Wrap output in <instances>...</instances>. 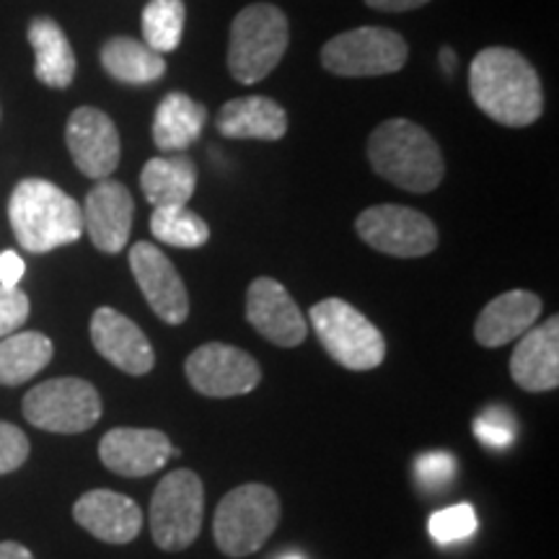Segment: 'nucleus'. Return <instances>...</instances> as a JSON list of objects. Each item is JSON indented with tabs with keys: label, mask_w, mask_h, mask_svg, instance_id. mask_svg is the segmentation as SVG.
I'll return each instance as SVG.
<instances>
[{
	"label": "nucleus",
	"mask_w": 559,
	"mask_h": 559,
	"mask_svg": "<svg viewBox=\"0 0 559 559\" xmlns=\"http://www.w3.org/2000/svg\"><path fill=\"white\" fill-rule=\"evenodd\" d=\"M469 91L489 120L506 128H528L544 111L539 73L510 47H487L472 60Z\"/></svg>",
	"instance_id": "1"
},
{
	"label": "nucleus",
	"mask_w": 559,
	"mask_h": 559,
	"mask_svg": "<svg viewBox=\"0 0 559 559\" xmlns=\"http://www.w3.org/2000/svg\"><path fill=\"white\" fill-rule=\"evenodd\" d=\"M368 160L379 177L412 194L432 192L445 174L436 140L409 120H386L370 132Z\"/></svg>",
	"instance_id": "2"
},
{
	"label": "nucleus",
	"mask_w": 559,
	"mask_h": 559,
	"mask_svg": "<svg viewBox=\"0 0 559 559\" xmlns=\"http://www.w3.org/2000/svg\"><path fill=\"white\" fill-rule=\"evenodd\" d=\"M9 221L16 241L32 254L68 247L83 234L81 205L47 179L19 181L9 200Z\"/></svg>",
	"instance_id": "3"
},
{
	"label": "nucleus",
	"mask_w": 559,
	"mask_h": 559,
	"mask_svg": "<svg viewBox=\"0 0 559 559\" xmlns=\"http://www.w3.org/2000/svg\"><path fill=\"white\" fill-rule=\"evenodd\" d=\"M288 50V19L272 3L247 5L230 24L228 70L239 83H260Z\"/></svg>",
	"instance_id": "4"
},
{
	"label": "nucleus",
	"mask_w": 559,
	"mask_h": 559,
	"mask_svg": "<svg viewBox=\"0 0 559 559\" xmlns=\"http://www.w3.org/2000/svg\"><path fill=\"white\" fill-rule=\"evenodd\" d=\"M280 523V498L267 485L230 489L215 510L213 536L223 555L249 557L260 551Z\"/></svg>",
	"instance_id": "5"
},
{
	"label": "nucleus",
	"mask_w": 559,
	"mask_h": 559,
	"mask_svg": "<svg viewBox=\"0 0 559 559\" xmlns=\"http://www.w3.org/2000/svg\"><path fill=\"white\" fill-rule=\"evenodd\" d=\"M311 324L334 362L347 370H373L386 358V340L362 311L342 298H326L311 309Z\"/></svg>",
	"instance_id": "6"
},
{
	"label": "nucleus",
	"mask_w": 559,
	"mask_h": 559,
	"mask_svg": "<svg viewBox=\"0 0 559 559\" xmlns=\"http://www.w3.org/2000/svg\"><path fill=\"white\" fill-rule=\"evenodd\" d=\"M205 513V487L190 469H177L158 481L151 498V534L164 551H181L198 539Z\"/></svg>",
	"instance_id": "7"
},
{
	"label": "nucleus",
	"mask_w": 559,
	"mask_h": 559,
	"mask_svg": "<svg viewBox=\"0 0 559 559\" xmlns=\"http://www.w3.org/2000/svg\"><path fill=\"white\" fill-rule=\"evenodd\" d=\"M407 55L402 34L383 26H360L326 41L321 47V66L342 79H373L402 70Z\"/></svg>",
	"instance_id": "8"
},
{
	"label": "nucleus",
	"mask_w": 559,
	"mask_h": 559,
	"mask_svg": "<svg viewBox=\"0 0 559 559\" xmlns=\"http://www.w3.org/2000/svg\"><path fill=\"white\" fill-rule=\"evenodd\" d=\"M24 417L34 428L47 432L75 436L99 423L102 400L99 391L83 379H52L34 386L24 396Z\"/></svg>",
	"instance_id": "9"
},
{
	"label": "nucleus",
	"mask_w": 559,
	"mask_h": 559,
	"mask_svg": "<svg viewBox=\"0 0 559 559\" xmlns=\"http://www.w3.org/2000/svg\"><path fill=\"white\" fill-rule=\"evenodd\" d=\"M355 230L370 249L402 260L425 257L438 247V228L428 215L404 205H373L362 210Z\"/></svg>",
	"instance_id": "10"
},
{
	"label": "nucleus",
	"mask_w": 559,
	"mask_h": 559,
	"mask_svg": "<svg viewBox=\"0 0 559 559\" xmlns=\"http://www.w3.org/2000/svg\"><path fill=\"white\" fill-rule=\"evenodd\" d=\"M187 381L192 389L210 400H230L254 391L262 381L260 362L239 347L207 342L194 349L185 362Z\"/></svg>",
	"instance_id": "11"
},
{
	"label": "nucleus",
	"mask_w": 559,
	"mask_h": 559,
	"mask_svg": "<svg viewBox=\"0 0 559 559\" xmlns=\"http://www.w3.org/2000/svg\"><path fill=\"white\" fill-rule=\"evenodd\" d=\"M130 270L156 317L174 326L185 324L190 317V296L169 257L148 241H138L130 247Z\"/></svg>",
	"instance_id": "12"
},
{
	"label": "nucleus",
	"mask_w": 559,
	"mask_h": 559,
	"mask_svg": "<svg viewBox=\"0 0 559 559\" xmlns=\"http://www.w3.org/2000/svg\"><path fill=\"white\" fill-rule=\"evenodd\" d=\"M66 143L83 177L109 179L120 166V132L102 109H75L66 124Z\"/></svg>",
	"instance_id": "13"
},
{
	"label": "nucleus",
	"mask_w": 559,
	"mask_h": 559,
	"mask_svg": "<svg viewBox=\"0 0 559 559\" xmlns=\"http://www.w3.org/2000/svg\"><path fill=\"white\" fill-rule=\"evenodd\" d=\"M83 230H88L94 247L104 254H120L128 247L132 218H135V202L122 181L102 179L86 194L81 205Z\"/></svg>",
	"instance_id": "14"
},
{
	"label": "nucleus",
	"mask_w": 559,
	"mask_h": 559,
	"mask_svg": "<svg viewBox=\"0 0 559 559\" xmlns=\"http://www.w3.org/2000/svg\"><path fill=\"white\" fill-rule=\"evenodd\" d=\"M179 456L166 432L148 428H115L102 438L99 459L109 472L140 479L164 469L166 461Z\"/></svg>",
	"instance_id": "15"
},
{
	"label": "nucleus",
	"mask_w": 559,
	"mask_h": 559,
	"mask_svg": "<svg viewBox=\"0 0 559 559\" xmlns=\"http://www.w3.org/2000/svg\"><path fill=\"white\" fill-rule=\"evenodd\" d=\"M247 319L264 340L277 347H298L309 334L296 300L272 277H257L249 285Z\"/></svg>",
	"instance_id": "16"
},
{
	"label": "nucleus",
	"mask_w": 559,
	"mask_h": 559,
	"mask_svg": "<svg viewBox=\"0 0 559 559\" xmlns=\"http://www.w3.org/2000/svg\"><path fill=\"white\" fill-rule=\"evenodd\" d=\"M91 342L96 353L111 366L120 368L128 376H145L151 373L156 353H153L148 337L140 332L135 321H130L124 313L102 306L94 311L91 319Z\"/></svg>",
	"instance_id": "17"
},
{
	"label": "nucleus",
	"mask_w": 559,
	"mask_h": 559,
	"mask_svg": "<svg viewBox=\"0 0 559 559\" xmlns=\"http://www.w3.org/2000/svg\"><path fill=\"white\" fill-rule=\"evenodd\" d=\"M73 519L91 536L107 544H130L143 528V513L128 495L91 489L73 506Z\"/></svg>",
	"instance_id": "18"
},
{
	"label": "nucleus",
	"mask_w": 559,
	"mask_h": 559,
	"mask_svg": "<svg viewBox=\"0 0 559 559\" xmlns=\"http://www.w3.org/2000/svg\"><path fill=\"white\" fill-rule=\"evenodd\" d=\"M510 376L523 391H551L559 386V319L551 317L542 326L523 334L513 358Z\"/></svg>",
	"instance_id": "19"
},
{
	"label": "nucleus",
	"mask_w": 559,
	"mask_h": 559,
	"mask_svg": "<svg viewBox=\"0 0 559 559\" xmlns=\"http://www.w3.org/2000/svg\"><path fill=\"white\" fill-rule=\"evenodd\" d=\"M544 309L542 298L531 290H508L481 309L474 337L481 347H502L519 340L536 324Z\"/></svg>",
	"instance_id": "20"
},
{
	"label": "nucleus",
	"mask_w": 559,
	"mask_h": 559,
	"mask_svg": "<svg viewBox=\"0 0 559 559\" xmlns=\"http://www.w3.org/2000/svg\"><path fill=\"white\" fill-rule=\"evenodd\" d=\"M218 130L234 140H280L288 132V115L267 96H241L223 104Z\"/></svg>",
	"instance_id": "21"
},
{
	"label": "nucleus",
	"mask_w": 559,
	"mask_h": 559,
	"mask_svg": "<svg viewBox=\"0 0 559 559\" xmlns=\"http://www.w3.org/2000/svg\"><path fill=\"white\" fill-rule=\"evenodd\" d=\"M198 187V166L185 153L151 158L140 171V190L156 207H187Z\"/></svg>",
	"instance_id": "22"
},
{
	"label": "nucleus",
	"mask_w": 559,
	"mask_h": 559,
	"mask_svg": "<svg viewBox=\"0 0 559 559\" xmlns=\"http://www.w3.org/2000/svg\"><path fill=\"white\" fill-rule=\"evenodd\" d=\"M205 122L207 109L200 102L181 94V91L166 94L164 102L158 104L156 117H153V140H156V148L166 153V156L187 151L200 138Z\"/></svg>",
	"instance_id": "23"
},
{
	"label": "nucleus",
	"mask_w": 559,
	"mask_h": 559,
	"mask_svg": "<svg viewBox=\"0 0 559 559\" xmlns=\"http://www.w3.org/2000/svg\"><path fill=\"white\" fill-rule=\"evenodd\" d=\"M29 41L34 47V75L50 88H68L75 79L73 47L60 29L58 21L39 16L29 24Z\"/></svg>",
	"instance_id": "24"
},
{
	"label": "nucleus",
	"mask_w": 559,
	"mask_h": 559,
	"mask_svg": "<svg viewBox=\"0 0 559 559\" xmlns=\"http://www.w3.org/2000/svg\"><path fill=\"white\" fill-rule=\"evenodd\" d=\"M102 66L115 81L145 86L166 73L164 55L153 52L145 41L115 37L102 47Z\"/></svg>",
	"instance_id": "25"
},
{
	"label": "nucleus",
	"mask_w": 559,
	"mask_h": 559,
	"mask_svg": "<svg viewBox=\"0 0 559 559\" xmlns=\"http://www.w3.org/2000/svg\"><path fill=\"white\" fill-rule=\"evenodd\" d=\"M52 355V340L41 332L9 334L0 340V383L21 386L50 366Z\"/></svg>",
	"instance_id": "26"
},
{
	"label": "nucleus",
	"mask_w": 559,
	"mask_h": 559,
	"mask_svg": "<svg viewBox=\"0 0 559 559\" xmlns=\"http://www.w3.org/2000/svg\"><path fill=\"white\" fill-rule=\"evenodd\" d=\"M151 234L169 247L200 249L210 239V226L187 207H156L151 215Z\"/></svg>",
	"instance_id": "27"
},
{
	"label": "nucleus",
	"mask_w": 559,
	"mask_h": 559,
	"mask_svg": "<svg viewBox=\"0 0 559 559\" xmlns=\"http://www.w3.org/2000/svg\"><path fill=\"white\" fill-rule=\"evenodd\" d=\"M185 3L181 0H151L143 9V41L153 52L166 55L181 45Z\"/></svg>",
	"instance_id": "28"
},
{
	"label": "nucleus",
	"mask_w": 559,
	"mask_h": 559,
	"mask_svg": "<svg viewBox=\"0 0 559 559\" xmlns=\"http://www.w3.org/2000/svg\"><path fill=\"white\" fill-rule=\"evenodd\" d=\"M428 528H430V536L438 544H453L461 539H469L474 531H477V513H474L469 502H459V506L432 513Z\"/></svg>",
	"instance_id": "29"
},
{
	"label": "nucleus",
	"mask_w": 559,
	"mask_h": 559,
	"mask_svg": "<svg viewBox=\"0 0 559 559\" xmlns=\"http://www.w3.org/2000/svg\"><path fill=\"white\" fill-rule=\"evenodd\" d=\"M29 296L19 288H5L0 285V340L9 337L29 319Z\"/></svg>",
	"instance_id": "30"
},
{
	"label": "nucleus",
	"mask_w": 559,
	"mask_h": 559,
	"mask_svg": "<svg viewBox=\"0 0 559 559\" xmlns=\"http://www.w3.org/2000/svg\"><path fill=\"white\" fill-rule=\"evenodd\" d=\"M29 459V438L11 423H0V474L16 472Z\"/></svg>",
	"instance_id": "31"
},
{
	"label": "nucleus",
	"mask_w": 559,
	"mask_h": 559,
	"mask_svg": "<svg viewBox=\"0 0 559 559\" xmlns=\"http://www.w3.org/2000/svg\"><path fill=\"white\" fill-rule=\"evenodd\" d=\"M415 472L419 485L436 492V489H443L453 479L456 461L451 459V453H425V456H419Z\"/></svg>",
	"instance_id": "32"
},
{
	"label": "nucleus",
	"mask_w": 559,
	"mask_h": 559,
	"mask_svg": "<svg viewBox=\"0 0 559 559\" xmlns=\"http://www.w3.org/2000/svg\"><path fill=\"white\" fill-rule=\"evenodd\" d=\"M474 436L479 438V443L489 445V449H506L510 440H513V419H510L508 412H485L474 423Z\"/></svg>",
	"instance_id": "33"
},
{
	"label": "nucleus",
	"mask_w": 559,
	"mask_h": 559,
	"mask_svg": "<svg viewBox=\"0 0 559 559\" xmlns=\"http://www.w3.org/2000/svg\"><path fill=\"white\" fill-rule=\"evenodd\" d=\"M26 272V264L16 251H3L0 254V285H5V288H16L21 283V277H24Z\"/></svg>",
	"instance_id": "34"
},
{
	"label": "nucleus",
	"mask_w": 559,
	"mask_h": 559,
	"mask_svg": "<svg viewBox=\"0 0 559 559\" xmlns=\"http://www.w3.org/2000/svg\"><path fill=\"white\" fill-rule=\"evenodd\" d=\"M430 3V0H366V5L376 11H389V13H402V11H415L419 5Z\"/></svg>",
	"instance_id": "35"
},
{
	"label": "nucleus",
	"mask_w": 559,
	"mask_h": 559,
	"mask_svg": "<svg viewBox=\"0 0 559 559\" xmlns=\"http://www.w3.org/2000/svg\"><path fill=\"white\" fill-rule=\"evenodd\" d=\"M0 559H34V555L24 547V544L3 542L0 544Z\"/></svg>",
	"instance_id": "36"
},
{
	"label": "nucleus",
	"mask_w": 559,
	"mask_h": 559,
	"mask_svg": "<svg viewBox=\"0 0 559 559\" xmlns=\"http://www.w3.org/2000/svg\"><path fill=\"white\" fill-rule=\"evenodd\" d=\"M440 66H443L445 73L453 75V70H456V52H453L451 47H443V50H440Z\"/></svg>",
	"instance_id": "37"
},
{
	"label": "nucleus",
	"mask_w": 559,
	"mask_h": 559,
	"mask_svg": "<svg viewBox=\"0 0 559 559\" xmlns=\"http://www.w3.org/2000/svg\"><path fill=\"white\" fill-rule=\"evenodd\" d=\"M290 559H298V557H290Z\"/></svg>",
	"instance_id": "38"
}]
</instances>
